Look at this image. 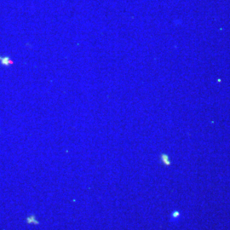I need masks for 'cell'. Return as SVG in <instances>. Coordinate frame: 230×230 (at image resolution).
I'll use <instances>...</instances> for the list:
<instances>
[{"label": "cell", "mask_w": 230, "mask_h": 230, "mask_svg": "<svg viewBox=\"0 0 230 230\" xmlns=\"http://www.w3.org/2000/svg\"><path fill=\"white\" fill-rule=\"evenodd\" d=\"M0 61H2V64H3L4 66H9L10 64H13V61L9 57H0Z\"/></svg>", "instance_id": "6da1fadb"}]
</instances>
